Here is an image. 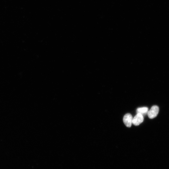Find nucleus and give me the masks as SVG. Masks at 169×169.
<instances>
[{
	"label": "nucleus",
	"mask_w": 169,
	"mask_h": 169,
	"mask_svg": "<svg viewBox=\"0 0 169 169\" xmlns=\"http://www.w3.org/2000/svg\"><path fill=\"white\" fill-rule=\"evenodd\" d=\"M159 110L158 106L156 105L152 106L147 113L149 118L152 119L156 117L158 114Z\"/></svg>",
	"instance_id": "1"
},
{
	"label": "nucleus",
	"mask_w": 169,
	"mask_h": 169,
	"mask_svg": "<svg viewBox=\"0 0 169 169\" xmlns=\"http://www.w3.org/2000/svg\"><path fill=\"white\" fill-rule=\"evenodd\" d=\"M133 117L131 115L130 113H127L123 117V121L126 126L130 127L132 124Z\"/></svg>",
	"instance_id": "2"
},
{
	"label": "nucleus",
	"mask_w": 169,
	"mask_h": 169,
	"mask_svg": "<svg viewBox=\"0 0 169 169\" xmlns=\"http://www.w3.org/2000/svg\"><path fill=\"white\" fill-rule=\"evenodd\" d=\"M144 120L143 115L139 113L136 115L133 118L132 124L134 125L137 126L142 123Z\"/></svg>",
	"instance_id": "3"
},
{
	"label": "nucleus",
	"mask_w": 169,
	"mask_h": 169,
	"mask_svg": "<svg viewBox=\"0 0 169 169\" xmlns=\"http://www.w3.org/2000/svg\"><path fill=\"white\" fill-rule=\"evenodd\" d=\"M148 111V108L147 107H144L138 108L136 110L137 113H139L142 115L147 113Z\"/></svg>",
	"instance_id": "4"
}]
</instances>
